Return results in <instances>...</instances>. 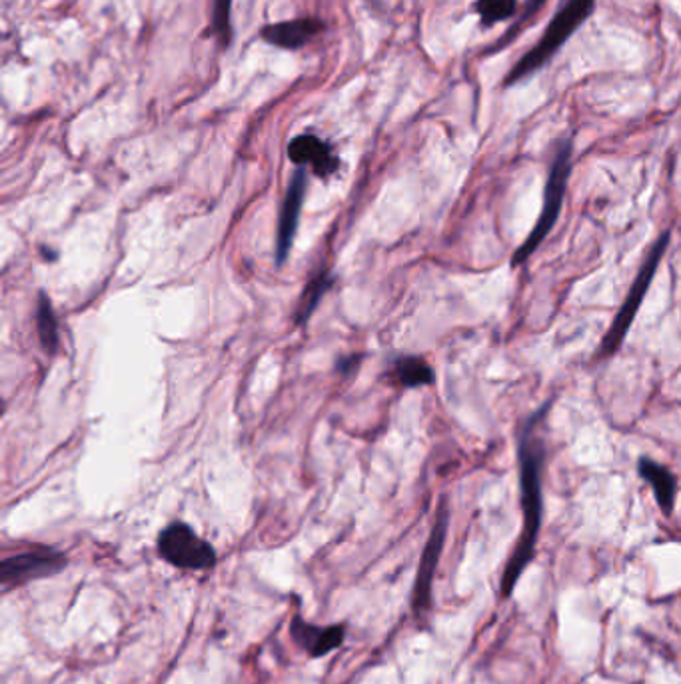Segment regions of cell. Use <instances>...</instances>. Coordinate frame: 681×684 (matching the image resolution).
<instances>
[{"label":"cell","instance_id":"9","mask_svg":"<svg viewBox=\"0 0 681 684\" xmlns=\"http://www.w3.org/2000/svg\"><path fill=\"white\" fill-rule=\"evenodd\" d=\"M288 157L300 167L310 164L314 172L324 179L338 169V159L334 157L328 142H324L322 138L314 137V135L296 137L288 147Z\"/></svg>","mask_w":681,"mask_h":684},{"label":"cell","instance_id":"17","mask_svg":"<svg viewBox=\"0 0 681 684\" xmlns=\"http://www.w3.org/2000/svg\"><path fill=\"white\" fill-rule=\"evenodd\" d=\"M545 2H547V0H526V4H523L522 11L518 14L516 23L511 24L510 31L496 43V48H506L513 38H518V35L523 33V29L532 23V19H534L535 14L542 11V7H544Z\"/></svg>","mask_w":681,"mask_h":684},{"label":"cell","instance_id":"18","mask_svg":"<svg viewBox=\"0 0 681 684\" xmlns=\"http://www.w3.org/2000/svg\"><path fill=\"white\" fill-rule=\"evenodd\" d=\"M328 276H319V281H316L314 285H310L307 295H304V305L300 308V310H302V319H307L308 315L314 310L316 303H319L320 297H322V293L328 288Z\"/></svg>","mask_w":681,"mask_h":684},{"label":"cell","instance_id":"14","mask_svg":"<svg viewBox=\"0 0 681 684\" xmlns=\"http://www.w3.org/2000/svg\"><path fill=\"white\" fill-rule=\"evenodd\" d=\"M36 324H38V337H41L46 353H55L58 346L57 319H55V312L50 307V300L45 295H41L38 298Z\"/></svg>","mask_w":681,"mask_h":684},{"label":"cell","instance_id":"12","mask_svg":"<svg viewBox=\"0 0 681 684\" xmlns=\"http://www.w3.org/2000/svg\"><path fill=\"white\" fill-rule=\"evenodd\" d=\"M290 632H292V639L307 650L310 657H324L330 650L340 647L346 630L344 627H314L304 623L300 616H296Z\"/></svg>","mask_w":681,"mask_h":684},{"label":"cell","instance_id":"15","mask_svg":"<svg viewBox=\"0 0 681 684\" xmlns=\"http://www.w3.org/2000/svg\"><path fill=\"white\" fill-rule=\"evenodd\" d=\"M474 11L484 26H494L518 12V0H476Z\"/></svg>","mask_w":681,"mask_h":684},{"label":"cell","instance_id":"16","mask_svg":"<svg viewBox=\"0 0 681 684\" xmlns=\"http://www.w3.org/2000/svg\"><path fill=\"white\" fill-rule=\"evenodd\" d=\"M230 14H232V0H212L210 29H212V35L218 38V43L222 46L230 45V38H232Z\"/></svg>","mask_w":681,"mask_h":684},{"label":"cell","instance_id":"7","mask_svg":"<svg viewBox=\"0 0 681 684\" xmlns=\"http://www.w3.org/2000/svg\"><path fill=\"white\" fill-rule=\"evenodd\" d=\"M65 565H67L65 555H60L53 548H36V550L21 552V555L2 560L0 582L4 589H11L24 582L53 577L58 570L65 569Z\"/></svg>","mask_w":681,"mask_h":684},{"label":"cell","instance_id":"2","mask_svg":"<svg viewBox=\"0 0 681 684\" xmlns=\"http://www.w3.org/2000/svg\"><path fill=\"white\" fill-rule=\"evenodd\" d=\"M596 7V0H566L559 11L554 14L552 23L545 26L544 35L523 55L513 69L506 77V87L518 84L534 75L535 70L542 69L550 58L556 55L562 46L566 45L569 36L579 29V24L586 23L591 11Z\"/></svg>","mask_w":681,"mask_h":684},{"label":"cell","instance_id":"3","mask_svg":"<svg viewBox=\"0 0 681 684\" xmlns=\"http://www.w3.org/2000/svg\"><path fill=\"white\" fill-rule=\"evenodd\" d=\"M572 155H574L572 140L569 138L559 140L556 150H554V159H552V164H550V172H547L542 215L535 220L534 228L528 235V239L523 240L522 247L511 256V266H522L523 263H528V259L540 249V244L547 239V235L556 227L557 218H559V213H562V205H564V196H566V191H568L569 174H572Z\"/></svg>","mask_w":681,"mask_h":684},{"label":"cell","instance_id":"6","mask_svg":"<svg viewBox=\"0 0 681 684\" xmlns=\"http://www.w3.org/2000/svg\"><path fill=\"white\" fill-rule=\"evenodd\" d=\"M448 506L446 502L440 504L438 514H436V523L431 528L430 538L426 543V548L422 552L420 569H418V577L414 582V596H412V608L418 616H424L430 611L431 605V582H434V574L438 569V562L442 557L443 543H446V535H448Z\"/></svg>","mask_w":681,"mask_h":684},{"label":"cell","instance_id":"5","mask_svg":"<svg viewBox=\"0 0 681 684\" xmlns=\"http://www.w3.org/2000/svg\"><path fill=\"white\" fill-rule=\"evenodd\" d=\"M159 552L172 567L184 570L212 569L216 565L215 548L184 523H172L162 531Z\"/></svg>","mask_w":681,"mask_h":684},{"label":"cell","instance_id":"1","mask_svg":"<svg viewBox=\"0 0 681 684\" xmlns=\"http://www.w3.org/2000/svg\"><path fill=\"white\" fill-rule=\"evenodd\" d=\"M550 407L552 402H545L540 411L534 412L528 421L523 422L518 433L522 533L501 572V598H510L518 582L522 579L523 570L532 565L535 557V547H538V538L542 531V514H544L542 477H544L545 455H547L542 424L550 412Z\"/></svg>","mask_w":681,"mask_h":684},{"label":"cell","instance_id":"8","mask_svg":"<svg viewBox=\"0 0 681 684\" xmlns=\"http://www.w3.org/2000/svg\"><path fill=\"white\" fill-rule=\"evenodd\" d=\"M304 193H307V171L300 169L296 172L290 189L286 193L285 206L280 213V223H278V247H276V259L278 264H282L290 252L292 240H295L296 228H298V217L302 210L304 203Z\"/></svg>","mask_w":681,"mask_h":684},{"label":"cell","instance_id":"13","mask_svg":"<svg viewBox=\"0 0 681 684\" xmlns=\"http://www.w3.org/2000/svg\"><path fill=\"white\" fill-rule=\"evenodd\" d=\"M396 377L402 387H426L434 383V371L420 356H404L396 363Z\"/></svg>","mask_w":681,"mask_h":684},{"label":"cell","instance_id":"10","mask_svg":"<svg viewBox=\"0 0 681 684\" xmlns=\"http://www.w3.org/2000/svg\"><path fill=\"white\" fill-rule=\"evenodd\" d=\"M637 470H639V477L651 487L661 513L670 516L676 506V499H678V477L671 472L670 468L663 467L661 463H656L654 458H647V456L639 458Z\"/></svg>","mask_w":681,"mask_h":684},{"label":"cell","instance_id":"4","mask_svg":"<svg viewBox=\"0 0 681 684\" xmlns=\"http://www.w3.org/2000/svg\"><path fill=\"white\" fill-rule=\"evenodd\" d=\"M670 240L671 230H663V232L659 235V239L654 242V247L647 252L646 261L642 264L636 281L632 283V288H630L627 297H625L624 303H622V307L617 310L615 319L612 320L610 329L603 334L600 349H598V354H596L598 361H605V358H610V356H613V354L622 349L625 337H627V332L632 329L637 312H639V308H642V303H644V298H646L647 290H649V286H651L654 278H656L659 263H661L663 254H666L668 247H670Z\"/></svg>","mask_w":681,"mask_h":684},{"label":"cell","instance_id":"11","mask_svg":"<svg viewBox=\"0 0 681 684\" xmlns=\"http://www.w3.org/2000/svg\"><path fill=\"white\" fill-rule=\"evenodd\" d=\"M322 29H324V23L319 19H296V21L264 26L262 38L268 41L270 45L296 50L300 46L308 45L314 36L322 33Z\"/></svg>","mask_w":681,"mask_h":684}]
</instances>
